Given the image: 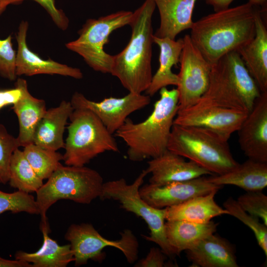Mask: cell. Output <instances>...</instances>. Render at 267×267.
Instances as JSON below:
<instances>
[{
    "mask_svg": "<svg viewBox=\"0 0 267 267\" xmlns=\"http://www.w3.org/2000/svg\"><path fill=\"white\" fill-rule=\"evenodd\" d=\"M29 24L21 22L16 39L17 43L16 73L17 76H31L39 74L59 75L81 79L83 74L77 68L69 66L50 58L43 59L28 46L26 38Z\"/></svg>",
    "mask_w": 267,
    "mask_h": 267,
    "instance_id": "2e32d148",
    "label": "cell"
},
{
    "mask_svg": "<svg viewBox=\"0 0 267 267\" xmlns=\"http://www.w3.org/2000/svg\"><path fill=\"white\" fill-rule=\"evenodd\" d=\"M6 211L13 214L20 212L40 214L36 200L33 195L18 190L12 193L0 190V215Z\"/></svg>",
    "mask_w": 267,
    "mask_h": 267,
    "instance_id": "4dcf8cb0",
    "label": "cell"
},
{
    "mask_svg": "<svg viewBox=\"0 0 267 267\" xmlns=\"http://www.w3.org/2000/svg\"><path fill=\"white\" fill-rule=\"evenodd\" d=\"M150 101V96L147 94L132 92L122 97H109L94 101L79 92L73 94L70 101L74 109H86L93 112L112 134L130 115L147 106Z\"/></svg>",
    "mask_w": 267,
    "mask_h": 267,
    "instance_id": "4fadbf2b",
    "label": "cell"
},
{
    "mask_svg": "<svg viewBox=\"0 0 267 267\" xmlns=\"http://www.w3.org/2000/svg\"><path fill=\"white\" fill-rule=\"evenodd\" d=\"M23 153L29 163L43 180L48 179L61 164L63 155L57 151L41 147L34 143L24 147Z\"/></svg>",
    "mask_w": 267,
    "mask_h": 267,
    "instance_id": "f1b7e54d",
    "label": "cell"
},
{
    "mask_svg": "<svg viewBox=\"0 0 267 267\" xmlns=\"http://www.w3.org/2000/svg\"><path fill=\"white\" fill-rule=\"evenodd\" d=\"M167 256L160 248L152 247L146 256L135 264L136 267H163L171 265L166 263Z\"/></svg>",
    "mask_w": 267,
    "mask_h": 267,
    "instance_id": "d590c367",
    "label": "cell"
},
{
    "mask_svg": "<svg viewBox=\"0 0 267 267\" xmlns=\"http://www.w3.org/2000/svg\"><path fill=\"white\" fill-rule=\"evenodd\" d=\"M103 183L101 175L94 169L85 166H63L60 164L46 182L36 192L41 223H48L46 212L59 200L90 204L100 197Z\"/></svg>",
    "mask_w": 267,
    "mask_h": 267,
    "instance_id": "8992f818",
    "label": "cell"
},
{
    "mask_svg": "<svg viewBox=\"0 0 267 267\" xmlns=\"http://www.w3.org/2000/svg\"><path fill=\"white\" fill-rule=\"evenodd\" d=\"M132 14L131 11L121 10L97 19H89L79 31L78 38L65 46L82 56L94 71L110 74L113 55L105 51L104 45L114 31L129 25Z\"/></svg>",
    "mask_w": 267,
    "mask_h": 267,
    "instance_id": "9c48e42d",
    "label": "cell"
},
{
    "mask_svg": "<svg viewBox=\"0 0 267 267\" xmlns=\"http://www.w3.org/2000/svg\"><path fill=\"white\" fill-rule=\"evenodd\" d=\"M19 147L17 138L10 134L6 127L0 123V183L4 184L8 182L11 158Z\"/></svg>",
    "mask_w": 267,
    "mask_h": 267,
    "instance_id": "1f68e13d",
    "label": "cell"
},
{
    "mask_svg": "<svg viewBox=\"0 0 267 267\" xmlns=\"http://www.w3.org/2000/svg\"><path fill=\"white\" fill-rule=\"evenodd\" d=\"M153 43L158 45L160 49L159 66L145 91V94L150 96L154 95L163 88L178 86V74L174 73L172 68L179 63L183 45V38L175 40L168 38H158L153 35Z\"/></svg>",
    "mask_w": 267,
    "mask_h": 267,
    "instance_id": "603a6c76",
    "label": "cell"
},
{
    "mask_svg": "<svg viewBox=\"0 0 267 267\" xmlns=\"http://www.w3.org/2000/svg\"><path fill=\"white\" fill-rule=\"evenodd\" d=\"M222 187L210 182L204 176L162 185L149 183L141 186L139 192L141 197L149 205L164 209L180 204L194 197L219 190Z\"/></svg>",
    "mask_w": 267,
    "mask_h": 267,
    "instance_id": "5bb4252c",
    "label": "cell"
},
{
    "mask_svg": "<svg viewBox=\"0 0 267 267\" xmlns=\"http://www.w3.org/2000/svg\"><path fill=\"white\" fill-rule=\"evenodd\" d=\"M218 223L211 221L206 223H197L186 221H170L165 222L167 240L179 256L199 241L214 233Z\"/></svg>",
    "mask_w": 267,
    "mask_h": 267,
    "instance_id": "4316f807",
    "label": "cell"
},
{
    "mask_svg": "<svg viewBox=\"0 0 267 267\" xmlns=\"http://www.w3.org/2000/svg\"><path fill=\"white\" fill-rule=\"evenodd\" d=\"M256 6L247 2L214 12L193 22L189 35L210 64H214L229 52H238L253 40Z\"/></svg>",
    "mask_w": 267,
    "mask_h": 267,
    "instance_id": "6da1fadb",
    "label": "cell"
},
{
    "mask_svg": "<svg viewBox=\"0 0 267 267\" xmlns=\"http://www.w3.org/2000/svg\"><path fill=\"white\" fill-rule=\"evenodd\" d=\"M159 12V27L153 35L175 40L181 32L190 29L197 0H153Z\"/></svg>",
    "mask_w": 267,
    "mask_h": 267,
    "instance_id": "44dd1931",
    "label": "cell"
},
{
    "mask_svg": "<svg viewBox=\"0 0 267 267\" xmlns=\"http://www.w3.org/2000/svg\"><path fill=\"white\" fill-rule=\"evenodd\" d=\"M183 40L177 86L178 110L195 104L206 92L212 68V65L194 44L189 35H185Z\"/></svg>",
    "mask_w": 267,
    "mask_h": 267,
    "instance_id": "8fae6325",
    "label": "cell"
},
{
    "mask_svg": "<svg viewBox=\"0 0 267 267\" xmlns=\"http://www.w3.org/2000/svg\"><path fill=\"white\" fill-rule=\"evenodd\" d=\"M207 178L220 186L233 185L247 192L262 191L267 186V163L248 159L225 173Z\"/></svg>",
    "mask_w": 267,
    "mask_h": 267,
    "instance_id": "cb8c5ba5",
    "label": "cell"
},
{
    "mask_svg": "<svg viewBox=\"0 0 267 267\" xmlns=\"http://www.w3.org/2000/svg\"><path fill=\"white\" fill-rule=\"evenodd\" d=\"M69 119L63 155L66 165L84 166L106 151L119 152L113 134L91 111L74 109Z\"/></svg>",
    "mask_w": 267,
    "mask_h": 267,
    "instance_id": "52a82bcc",
    "label": "cell"
},
{
    "mask_svg": "<svg viewBox=\"0 0 267 267\" xmlns=\"http://www.w3.org/2000/svg\"><path fill=\"white\" fill-rule=\"evenodd\" d=\"M0 267H33V265L27 262L7 260L0 257Z\"/></svg>",
    "mask_w": 267,
    "mask_h": 267,
    "instance_id": "f35d334b",
    "label": "cell"
},
{
    "mask_svg": "<svg viewBox=\"0 0 267 267\" xmlns=\"http://www.w3.org/2000/svg\"><path fill=\"white\" fill-rule=\"evenodd\" d=\"M16 53L13 47L12 37L9 35L0 39V75L9 81H14L16 73Z\"/></svg>",
    "mask_w": 267,
    "mask_h": 267,
    "instance_id": "836d02e7",
    "label": "cell"
},
{
    "mask_svg": "<svg viewBox=\"0 0 267 267\" xmlns=\"http://www.w3.org/2000/svg\"><path fill=\"white\" fill-rule=\"evenodd\" d=\"M25 0H6L5 7L12 4H17ZM39 3L47 12L55 24L61 30H65L69 26V21L64 12L58 9L54 0H33Z\"/></svg>",
    "mask_w": 267,
    "mask_h": 267,
    "instance_id": "e575fe53",
    "label": "cell"
},
{
    "mask_svg": "<svg viewBox=\"0 0 267 267\" xmlns=\"http://www.w3.org/2000/svg\"><path fill=\"white\" fill-rule=\"evenodd\" d=\"M218 190L192 198L180 204L165 208L166 221H186L197 223H206L216 217L228 212L215 201Z\"/></svg>",
    "mask_w": 267,
    "mask_h": 267,
    "instance_id": "7402d4cb",
    "label": "cell"
},
{
    "mask_svg": "<svg viewBox=\"0 0 267 267\" xmlns=\"http://www.w3.org/2000/svg\"><path fill=\"white\" fill-rule=\"evenodd\" d=\"M236 201L245 211L262 219L267 226V196L262 191L247 192Z\"/></svg>",
    "mask_w": 267,
    "mask_h": 267,
    "instance_id": "d6a6232c",
    "label": "cell"
},
{
    "mask_svg": "<svg viewBox=\"0 0 267 267\" xmlns=\"http://www.w3.org/2000/svg\"><path fill=\"white\" fill-rule=\"evenodd\" d=\"M22 94L20 78L17 80L14 88L0 89V111L7 106L16 103L21 98Z\"/></svg>",
    "mask_w": 267,
    "mask_h": 267,
    "instance_id": "8d00e7d4",
    "label": "cell"
},
{
    "mask_svg": "<svg viewBox=\"0 0 267 267\" xmlns=\"http://www.w3.org/2000/svg\"><path fill=\"white\" fill-rule=\"evenodd\" d=\"M155 8L153 0H145L133 12L129 24L132 28L129 42L122 51L113 55L110 74L129 92H145L152 80V18Z\"/></svg>",
    "mask_w": 267,
    "mask_h": 267,
    "instance_id": "7a4b0ae2",
    "label": "cell"
},
{
    "mask_svg": "<svg viewBox=\"0 0 267 267\" xmlns=\"http://www.w3.org/2000/svg\"><path fill=\"white\" fill-rule=\"evenodd\" d=\"M167 149L213 175L225 173L239 164L232 156L228 140L203 127L174 124Z\"/></svg>",
    "mask_w": 267,
    "mask_h": 267,
    "instance_id": "5b68a950",
    "label": "cell"
},
{
    "mask_svg": "<svg viewBox=\"0 0 267 267\" xmlns=\"http://www.w3.org/2000/svg\"><path fill=\"white\" fill-rule=\"evenodd\" d=\"M261 94L239 54L233 51L212 65L208 89L199 100L249 113Z\"/></svg>",
    "mask_w": 267,
    "mask_h": 267,
    "instance_id": "277c9868",
    "label": "cell"
},
{
    "mask_svg": "<svg viewBox=\"0 0 267 267\" xmlns=\"http://www.w3.org/2000/svg\"><path fill=\"white\" fill-rule=\"evenodd\" d=\"M36 173L23 151L13 152L10 162L8 183L10 186L26 193L36 192L44 182Z\"/></svg>",
    "mask_w": 267,
    "mask_h": 267,
    "instance_id": "83f0119b",
    "label": "cell"
},
{
    "mask_svg": "<svg viewBox=\"0 0 267 267\" xmlns=\"http://www.w3.org/2000/svg\"><path fill=\"white\" fill-rule=\"evenodd\" d=\"M116 240L106 239L90 223L72 224L68 227L65 238L70 242L75 266L80 267L91 260L102 262L105 258L103 251L107 247L117 248L122 252L127 262L133 264L138 258L139 244L133 232L125 229Z\"/></svg>",
    "mask_w": 267,
    "mask_h": 267,
    "instance_id": "30bf717a",
    "label": "cell"
},
{
    "mask_svg": "<svg viewBox=\"0 0 267 267\" xmlns=\"http://www.w3.org/2000/svg\"><path fill=\"white\" fill-rule=\"evenodd\" d=\"M73 110L71 102L66 100L62 101L55 107L47 109L36 129L33 143L54 151L64 148L63 134Z\"/></svg>",
    "mask_w": 267,
    "mask_h": 267,
    "instance_id": "ffe728a7",
    "label": "cell"
},
{
    "mask_svg": "<svg viewBox=\"0 0 267 267\" xmlns=\"http://www.w3.org/2000/svg\"><path fill=\"white\" fill-rule=\"evenodd\" d=\"M148 174L146 169L142 170L130 184L124 178L104 182L99 198L117 201L122 209L142 218L150 230V234L145 239L157 244L168 257L174 259L178 255L166 237L165 208L151 206L139 194V188Z\"/></svg>",
    "mask_w": 267,
    "mask_h": 267,
    "instance_id": "ba28073f",
    "label": "cell"
},
{
    "mask_svg": "<svg viewBox=\"0 0 267 267\" xmlns=\"http://www.w3.org/2000/svg\"><path fill=\"white\" fill-rule=\"evenodd\" d=\"M266 0H248V2L253 5L257 6L265 3Z\"/></svg>",
    "mask_w": 267,
    "mask_h": 267,
    "instance_id": "ab89813d",
    "label": "cell"
},
{
    "mask_svg": "<svg viewBox=\"0 0 267 267\" xmlns=\"http://www.w3.org/2000/svg\"><path fill=\"white\" fill-rule=\"evenodd\" d=\"M237 132L240 147L248 159L267 163V92H261Z\"/></svg>",
    "mask_w": 267,
    "mask_h": 267,
    "instance_id": "9a60e30c",
    "label": "cell"
},
{
    "mask_svg": "<svg viewBox=\"0 0 267 267\" xmlns=\"http://www.w3.org/2000/svg\"><path fill=\"white\" fill-rule=\"evenodd\" d=\"M6 1V0H0V16L6 9L5 6Z\"/></svg>",
    "mask_w": 267,
    "mask_h": 267,
    "instance_id": "60d3db41",
    "label": "cell"
},
{
    "mask_svg": "<svg viewBox=\"0 0 267 267\" xmlns=\"http://www.w3.org/2000/svg\"><path fill=\"white\" fill-rule=\"evenodd\" d=\"M248 113L199 100L195 104L178 110L174 124L203 127L228 140L238 131Z\"/></svg>",
    "mask_w": 267,
    "mask_h": 267,
    "instance_id": "7c38bea8",
    "label": "cell"
},
{
    "mask_svg": "<svg viewBox=\"0 0 267 267\" xmlns=\"http://www.w3.org/2000/svg\"><path fill=\"white\" fill-rule=\"evenodd\" d=\"M185 252L192 267H239L234 246L225 238L214 233Z\"/></svg>",
    "mask_w": 267,
    "mask_h": 267,
    "instance_id": "ac0fdd59",
    "label": "cell"
},
{
    "mask_svg": "<svg viewBox=\"0 0 267 267\" xmlns=\"http://www.w3.org/2000/svg\"><path fill=\"white\" fill-rule=\"evenodd\" d=\"M23 94L20 99L12 107L16 115L19 126L17 137L20 146L33 143L36 129L46 111L44 100L32 96L28 89L27 81L20 78Z\"/></svg>",
    "mask_w": 267,
    "mask_h": 267,
    "instance_id": "d4e9b609",
    "label": "cell"
},
{
    "mask_svg": "<svg viewBox=\"0 0 267 267\" xmlns=\"http://www.w3.org/2000/svg\"><path fill=\"white\" fill-rule=\"evenodd\" d=\"M223 207L228 212V215L238 219L252 230L258 245L267 256V226L261 222L259 218L245 211L237 201L231 197L225 200Z\"/></svg>",
    "mask_w": 267,
    "mask_h": 267,
    "instance_id": "f546056e",
    "label": "cell"
},
{
    "mask_svg": "<svg viewBox=\"0 0 267 267\" xmlns=\"http://www.w3.org/2000/svg\"><path fill=\"white\" fill-rule=\"evenodd\" d=\"M43 235L41 247L34 253L17 251L15 260L31 263L33 267H66L74 259L70 244L60 245L48 236V223H41Z\"/></svg>",
    "mask_w": 267,
    "mask_h": 267,
    "instance_id": "484cf974",
    "label": "cell"
},
{
    "mask_svg": "<svg viewBox=\"0 0 267 267\" xmlns=\"http://www.w3.org/2000/svg\"><path fill=\"white\" fill-rule=\"evenodd\" d=\"M146 169L151 174L150 183L164 185L175 181L195 178L205 175H213L194 162L186 161L184 158L168 149L160 156L147 162Z\"/></svg>",
    "mask_w": 267,
    "mask_h": 267,
    "instance_id": "e0dca14e",
    "label": "cell"
},
{
    "mask_svg": "<svg viewBox=\"0 0 267 267\" xmlns=\"http://www.w3.org/2000/svg\"><path fill=\"white\" fill-rule=\"evenodd\" d=\"M255 25L254 38L238 52L261 92H267V29L259 9L256 14Z\"/></svg>",
    "mask_w": 267,
    "mask_h": 267,
    "instance_id": "d6986e66",
    "label": "cell"
},
{
    "mask_svg": "<svg viewBox=\"0 0 267 267\" xmlns=\"http://www.w3.org/2000/svg\"><path fill=\"white\" fill-rule=\"evenodd\" d=\"M178 110L177 89L165 87L160 90V98L144 121L135 123L128 118L114 134L126 144L129 159L140 162L157 157L167 150Z\"/></svg>",
    "mask_w": 267,
    "mask_h": 267,
    "instance_id": "3957f363",
    "label": "cell"
},
{
    "mask_svg": "<svg viewBox=\"0 0 267 267\" xmlns=\"http://www.w3.org/2000/svg\"><path fill=\"white\" fill-rule=\"evenodd\" d=\"M205 2L211 6L214 12L224 10L229 8V6L234 0H204Z\"/></svg>",
    "mask_w": 267,
    "mask_h": 267,
    "instance_id": "74e56055",
    "label": "cell"
}]
</instances>
